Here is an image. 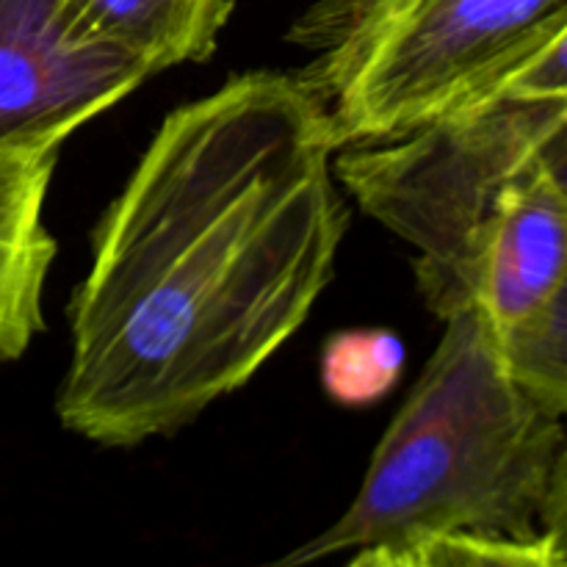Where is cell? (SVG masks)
Returning <instances> with one entry per match:
<instances>
[{
  "mask_svg": "<svg viewBox=\"0 0 567 567\" xmlns=\"http://www.w3.org/2000/svg\"><path fill=\"white\" fill-rule=\"evenodd\" d=\"M336 153L293 72H244L161 122L72 297L66 430L100 446L172 435L286 347L347 236Z\"/></svg>",
  "mask_w": 567,
  "mask_h": 567,
  "instance_id": "6da1fadb",
  "label": "cell"
},
{
  "mask_svg": "<svg viewBox=\"0 0 567 567\" xmlns=\"http://www.w3.org/2000/svg\"><path fill=\"white\" fill-rule=\"evenodd\" d=\"M332 172L415 249L419 291L441 319L480 310L504 330L567 297V75L341 147Z\"/></svg>",
  "mask_w": 567,
  "mask_h": 567,
  "instance_id": "7a4b0ae2",
  "label": "cell"
},
{
  "mask_svg": "<svg viewBox=\"0 0 567 567\" xmlns=\"http://www.w3.org/2000/svg\"><path fill=\"white\" fill-rule=\"evenodd\" d=\"M443 324L347 513L266 567H308L452 532H567L565 415L509 374L485 313L460 310Z\"/></svg>",
  "mask_w": 567,
  "mask_h": 567,
  "instance_id": "3957f363",
  "label": "cell"
},
{
  "mask_svg": "<svg viewBox=\"0 0 567 567\" xmlns=\"http://www.w3.org/2000/svg\"><path fill=\"white\" fill-rule=\"evenodd\" d=\"M288 42L341 150L567 75V0H316Z\"/></svg>",
  "mask_w": 567,
  "mask_h": 567,
  "instance_id": "277c9868",
  "label": "cell"
},
{
  "mask_svg": "<svg viewBox=\"0 0 567 567\" xmlns=\"http://www.w3.org/2000/svg\"><path fill=\"white\" fill-rule=\"evenodd\" d=\"M153 72L92 31L70 0H0V155L59 153Z\"/></svg>",
  "mask_w": 567,
  "mask_h": 567,
  "instance_id": "5b68a950",
  "label": "cell"
},
{
  "mask_svg": "<svg viewBox=\"0 0 567 567\" xmlns=\"http://www.w3.org/2000/svg\"><path fill=\"white\" fill-rule=\"evenodd\" d=\"M59 153L0 155V365L22 358L42 332L44 282L55 241L44 227Z\"/></svg>",
  "mask_w": 567,
  "mask_h": 567,
  "instance_id": "8992f818",
  "label": "cell"
},
{
  "mask_svg": "<svg viewBox=\"0 0 567 567\" xmlns=\"http://www.w3.org/2000/svg\"><path fill=\"white\" fill-rule=\"evenodd\" d=\"M70 6L97 37L158 75L210 59L236 0H70Z\"/></svg>",
  "mask_w": 567,
  "mask_h": 567,
  "instance_id": "52a82bcc",
  "label": "cell"
},
{
  "mask_svg": "<svg viewBox=\"0 0 567 567\" xmlns=\"http://www.w3.org/2000/svg\"><path fill=\"white\" fill-rule=\"evenodd\" d=\"M496 332L509 374L540 402L567 413V297Z\"/></svg>",
  "mask_w": 567,
  "mask_h": 567,
  "instance_id": "ba28073f",
  "label": "cell"
},
{
  "mask_svg": "<svg viewBox=\"0 0 567 567\" xmlns=\"http://www.w3.org/2000/svg\"><path fill=\"white\" fill-rule=\"evenodd\" d=\"M426 567H567L565 532L548 529L532 537L432 535L419 540Z\"/></svg>",
  "mask_w": 567,
  "mask_h": 567,
  "instance_id": "9c48e42d",
  "label": "cell"
},
{
  "mask_svg": "<svg viewBox=\"0 0 567 567\" xmlns=\"http://www.w3.org/2000/svg\"><path fill=\"white\" fill-rule=\"evenodd\" d=\"M402 347L385 332L341 336L324 360V382L341 402H369L396 382Z\"/></svg>",
  "mask_w": 567,
  "mask_h": 567,
  "instance_id": "30bf717a",
  "label": "cell"
},
{
  "mask_svg": "<svg viewBox=\"0 0 567 567\" xmlns=\"http://www.w3.org/2000/svg\"><path fill=\"white\" fill-rule=\"evenodd\" d=\"M343 567H426V563L419 543H404V546L358 548V554Z\"/></svg>",
  "mask_w": 567,
  "mask_h": 567,
  "instance_id": "8fae6325",
  "label": "cell"
}]
</instances>
